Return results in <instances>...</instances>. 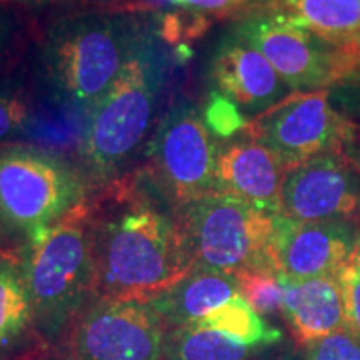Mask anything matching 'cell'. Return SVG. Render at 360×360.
Segmentation results:
<instances>
[{
	"label": "cell",
	"instance_id": "cell-23",
	"mask_svg": "<svg viewBox=\"0 0 360 360\" xmlns=\"http://www.w3.org/2000/svg\"><path fill=\"white\" fill-rule=\"evenodd\" d=\"M304 360H360V335L344 327L305 345Z\"/></svg>",
	"mask_w": 360,
	"mask_h": 360
},
{
	"label": "cell",
	"instance_id": "cell-14",
	"mask_svg": "<svg viewBox=\"0 0 360 360\" xmlns=\"http://www.w3.org/2000/svg\"><path fill=\"white\" fill-rule=\"evenodd\" d=\"M285 172L282 162L267 147L244 135L219 148L214 191L278 215Z\"/></svg>",
	"mask_w": 360,
	"mask_h": 360
},
{
	"label": "cell",
	"instance_id": "cell-21",
	"mask_svg": "<svg viewBox=\"0 0 360 360\" xmlns=\"http://www.w3.org/2000/svg\"><path fill=\"white\" fill-rule=\"evenodd\" d=\"M238 292L260 317L282 315L283 287L281 276L274 269L249 270L238 274Z\"/></svg>",
	"mask_w": 360,
	"mask_h": 360
},
{
	"label": "cell",
	"instance_id": "cell-17",
	"mask_svg": "<svg viewBox=\"0 0 360 360\" xmlns=\"http://www.w3.org/2000/svg\"><path fill=\"white\" fill-rule=\"evenodd\" d=\"M39 339L17 252L0 250V360H17Z\"/></svg>",
	"mask_w": 360,
	"mask_h": 360
},
{
	"label": "cell",
	"instance_id": "cell-10",
	"mask_svg": "<svg viewBox=\"0 0 360 360\" xmlns=\"http://www.w3.org/2000/svg\"><path fill=\"white\" fill-rule=\"evenodd\" d=\"M232 32L257 49L289 89H330L332 44L285 13L247 8Z\"/></svg>",
	"mask_w": 360,
	"mask_h": 360
},
{
	"label": "cell",
	"instance_id": "cell-8",
	"mask_svg": "<svg viewBox=\"0 0 360 360\" xmlns=\"http://www.w3.org/2000/svg\"><path fill=\"white\" fill-rule=\"evenodd\" d=\"M355 120L330 105L328 89L294 90L247 120L245 137L267 147L287 170L312 157L340 154Z\"/></svg>",
	"mask_w": 360,
	"mask_h": 360
},
{
	"label": "cell",
	"instance_id": "cell-13",
	"mask_svg": "<svg viewBox=\"0 0 360 360\" xmlns=\"http://www.w3.org/2000/svg\"><path fill=\"white\" fill-rule=\"evenodd\" d=\"M210 75L224 97L254 117L287 96L285 82L267 58L232 30L215 47Z\"/></svg>",
	"mask_w": 360,
	"mask_h": 360
},
{
	"label": "cell",
	"instance_id": "cell-32",
	"mask_svg": "<svg viewBox=\"0 0 360 360\" xmlns=\"http://www.w3.org/2000/svg\"><path fill=\"white\" fill-rule=\"evenodd\" d=\"M349 265H352L354 269H357L360 272V232L355 236L352 254H350V257H349Z\"/></svg>",
	"mask_w": 360,
	"mask_h": 360
},
{
	"label": "cell",
	"instance_id": "cell-19",
	"mask_svg": "<svg viewBox=\"0 0 360 360\" xmlns=\"http://www.w3.org/2000/svg\"><path fill=\"white\" fill-rule=\"evenodd\" d=\"M259 350L210 328L186 326L167 330L164 360H250Z\"/></svg>",
	"mask_w": 360,
	"mask_h": 360
},
{
	"label": "cell",
	"instance_id": "cell-29",
	"mask_svg": "<svg viewBox=\"0 0 360 360\" xmlns=\"http://www.w3.org/2000/svg\"><path fill=\"white\" fill-rule=\"evenodd\" d=\"M335 98L345 115L360 122V79L335 87Z\"/></svg>",
	"mask_w": 360,
	"mask_h": 360
},
{
	"label": "cell",
	"instance_id": "cell-28",
	"mask_svg": "<svg viewBox=\"0 0 360 360\" xmlns=\"http://www.w3.org/2000/svg\"><path fill=\"white\" fill-rule=\"evenodd\" d=\"M22 42V22L8 6L0 4V70L12 60Z\"/></svg>",
	"mask_w": 360,
	"mask_h": 360
},
{
	"label": "cell",
	"instance_id": "cell-15",
	"mask_svg": "<svg viewBox=\"0 0 360 360\" xmlns=\"http://www.w3.org/2000/svg\"><path fill=\"white\" fill-rule=\"evenodd\" d=\"M283 287L282 319L299 345H309L345 327L344 294L337 276L290 281Z\"/></svg>",
	"mask_w": 360,
	"mask_h": 360
},
{
	"label": "cell",
	"instance_id": "cell-16",
	"mask_svg": "<svg viewBox=\"0 0 360 360\" xmlns=\"http://www.w3.org/2000/svg\"><path fill=\"white\" fill-rule=\"evenodd\" d=\"M238 294V281L232 274L192 269L186 277L147 302L167 328H175L199 322Z\"/></svg>",
	"mask_w": 360,
	"mask_h": 360
},
{
	"label": "cell",
	"instance_id": "cell-11",
	"mask_svg": "<svg viewBox=\"0 0 360 360\" xmlns=\"http://www.w3.org/2000/svg\"><path fill=\"white\" fill-rule=\"evenodd\" d=\"M278 215L302 222L360 224V179L347 157L328 152L287 170Z\"/></svg>",
	"mask_w": 360,
	"mask_h": 360
},
{
	"label": "cell",
	"instance_id": "cell-33",
	"mask_svg": "<svg viewBox=\"0 0 360 360\" xmlns=\"http://www.w3.org/2000/svg\"><path fill=\"white\" fill-rule=\"evenodd\" d=\"M37 360H70L65 354H49L44 357H39Z\"/></svg>",
	"mask_w": 360,
	"mask_h": 360
},
{
	"label": "cell",
	"instance_id": "cell-26",
	"mask_svg": "<svg viewBox=\"0 0 360 360\" xmlns=\"http://www.w3.org/2000/svg\"><path fill=\"white\" fill-rule=\"evenodd\" d=\"M205 124L220 137H231L237 130H244L247 125L244 117L238 112V107L222 94L215 96L210 105L207 107Z\"/></svg>",
	"mask_w": 360,
	"mask_h": 360
},
{
	"label": "cell",
	"instance_id": "cell-20",
	"mask_svg": "<svg viewBox=\"0 0 360 360\" xmlns=\"http://www.w3.org/2000/svg\"><path fill=\"white\" fill-rule=\"evenodd\" d=\"M192 326L210 328V330L231 337L232 340L257 349L276 345L282 339V332L277 327L270 326L264 317H260L240 294L229 300L227 304L214 309Z\"/></svg>",
	"mask_w": 360,
	"mask_h": 360
},
{
	"label": "cell",
	"instance_id": "cell-4",
	"mask_svg": "<svg viewBox=\"0 0 360 360\" xmlns=\"http://www.w3.org/2000/svg\"><path fill=\"white\" fill-rule=\"evenodd\" d=\"M146 22L115 11L79 12L53 22L39 51L53 96L74 109L92 110L122 70Z\"/></svg>",
	"mask_w": 360,
	"mask_h": 360
},
{
	"label": "cell",
	"instance_id": "cell-24",
	"mask_svg": "<svg viewBox=\"0 0 360 360\" xmlns=\"http://www.w3.org/2000/svg\"><path fill=\"white\" fill-rule=\"evenodd\" d=\"M154 6H164L188 15L205 19H225L244 12L252 0H150Z\"/></svg>",
	"mask_w": 360,
	"mask_h": 360
},
{
	"label": "cell",
	"instance_id": "cell-18",
	"mask_svg": "<svg viewBox=\"0 0 360 360\" xmlns=\"http://www.w3.org/2000/svg\"><path fill=\"white\" fill-rule=\"evenodd\" d=\"M247 8L285 13L332 45L360 32V0H260Z\"/></svg>",
	"mask_w": 360,
	"mask_h": 360
},
{
	"label": "cell",
	"instance_id": "cell-9",
	"mask_svg": "<svg viewBox=\"0 0 360 360\" xmlns=\"http://www.w3.org/2000/svg\"><path fill=\"white\" fill-rule=\"evenodd\" d=\"M167 326L143 300L96 299L67 339L70 360H164Z\"/></svg>",
	"mask_w": 360,
	"mask_h": 360
},
{
	"label": "cell",
	"instance_id": "cell-3",
	"mask_svg": "<svg viewBox=\"0 0 360 360\" xmlns=\"http://www.w3.org/2000/svg\"><path fill=\"white\" fill-rule=\"evenodd\" d=\"M17 255L39 339L56 347L97 299L90 197L57 224L19 245Z\"/></svg>",
	"mask_w": 360,
	"mask_h": 360
},
{
	"label": "cell",
	"instance_id": "cell-12",
	"mask_svg": "<svg viewBox=\"0 0 360 360\" xmlns=\"http://www.w3.org/2000/svg\"><path fill=\"white\" fill-rule=\"evenodd\" d=\"M354 240L352 224L274 215L270 259L278 276L290 281L337 276L349 264Z\"/></svg>",
	"mask_w": 360,
	"mask_h": 360
},
{
	"label": "cell",
	"instance_id": "cell-25",
	"mask_svg": "<svg viewBox=\"0 0 360 360\" xmlns=\"http://www.w3.org/2000/svg\"><path fill=\"white\" fill-rule=\"evenodd\" d=\"M330 64V89L360 79V32L332 45Z\"/></svg>",
	"mask_w": 360,
	"mask_h": 360
},
{
	"label": "cell",
	"instance_id": "cell-27",
	"mask_svg": "<svg viewBox=\"0 0 360 360\" xmlns=\"http://www.w3.org/2000/svg\"><path fill=\"white\" fill-rule=\"evenodd\" d=\"M339 281L344 294L345 327L360 335V272L347 264L339 272Z\"/></svg>",
	"mask_w": 360,
	"mask_h": 360
},
{
	"label": "cell",
	"instance_id": "cell-34",
	"mask_svg": "<svg viewBox=\"0 0 360 360\" xmlns=\"http://www.w3.org/2000/svg\"><path fill=\"white\" fill-rule=\"evenodd\" d=\"M0 236H2V231H0Z\"/></svg>",
	"mask_w": 360,
	"mask_h": 360
},
{
	"label": "cell",
	"instance_id": "cell-30",
	"mask_svg": "<svg viewBox=\"0 0 360 360\" xmlns=\"http://www.w3.org/2000/svg\"><path fill=\"white\" fill-rule=\"evenodd\" d=\"M105 4L109 0H0V4L4 6H20V7H51V6H67V4Z\"/></svg>",
	"mask_w": 360,
	"mask_h": 360
},
{
	"label": "cell",
	"instance_id": "cell-22",
	"mask_svg": "<svg viewBox=\"0 0 360 360\" xmlns=\"http://www.w3.org/2000/svg\"><path fill=\"white\" fill-rule=\"evenodd\" d=\"M32 119L30 97L17 79L0 75V146L20 137Z\"/></svg>",
	"mask_w": 360,
	"mask_h": 360
},
{
	"label": "cell",
	"instance_id": "cell-2",
	"mask_svg": "<svg viewBox=\"0 0 360 360\" xmlns=\"http://www.w3.org/2000/svg\"><path fill=\"white\" fill-rule=\"evenodd\" d=\"M167 47L157 20H147L122 70L89 112L80 159L90 187L101 188L125 175L150 135L167 82Z\"/></svg>",
	"mask_w": 360,
	"mask_h": 360
},
{
	"label": "cell",
	"instance_id": "cell-5",
	"mask_svg": "<svg viewBox=\"0 0 360 360\" xmlns=\"http://www.w3.org/2000/svg\"><path fill=\"white\" fill-rule=\"evenodd\" d=\"M82 170L37 147L0 146V231L19 245L89 199Z\"/></svg>",
	"mask_w": 360,
	"mask_h": 360
},
{
	"label": "cell",
	"instance_id": "cell-6",
	"mask_svg": "<svg viewBox=\"0 0 360 360\" xmlns=\"http://www.w3.org/2000/svg\"><path fill=\"white\" fill-rule=\"evenodd\" d=\"M193 269L238 276L274 269L270 259L274 215L212 191L175 210Z\"/></svg>",
	"mask_w": 360,
	"mask_h": 360
},
{
	"label": "cell",
	"instance_id": "cell-1",
	"mask_svg": "<svg viewBox=\"0 0 360 360\" xmlns=\"http://www.w3.org/2000/svg\"><path fill=\"white\" fill-rule=\"evenodd\" d=\"M97 299L147 300L193 269L175 212L142 172L90 195Z\"/></svg>",
	"mask_w": 360,
	"mask_h": 360
},
{
	"label": "cell",
	"instance_id": "cell-31",
	"mask_svg": "<svg viewBox=\"0 0 360 360\" xmlns=\"http://www.w3.org/2000/svg\"><path fill=\"white\" fill-rule=\"evenodd\" d=\"M340 155L347 157L360 179V122H357V120H355L354 132L350 135L349 142L345 143L344 148L340 150Z\"/></svg>",
	"mask_w": 360,
	"mask_h": 360
},
{
	"label": "cell",
	"instance_id": "cell-7",
	"mask_svg": "<svg viewBox=\"0 0 360 360\" xmlns=\"http://www.w3.org/2000/svg\"><path fill=\"white\" fill-rule=\"evenodd\" d=\"M217 152L199 109L179 101L148 137L142 174L175 212L214 191Z\"/></svg>",
	"mask_w": 360,
	"mask_h": 360
}]
</instances>
